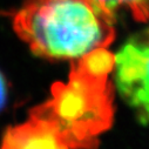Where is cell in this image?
I'll return each mask as SVG.
<instances>
[{
    "mask_svg": "<svg viewBox=\"0 0 149 149\" xmlns=\"http://www.w3.org/2000/svg\"><path fill=\"white\" fill-rule=\"evenodd\" d=\"M104 17L115 21L116 14L128 12L137 20L146 22L149 20V0H88Z\"/></svg>",
    "mask_w": 149,
    "mask_h": 149,
    "instance_id": "4",
    "label": "cell"
},
{
    "mask_svg": "<svg viewBox=\"0 0 149 149\" xmlns=\"http://www.w3.org/2000/svg\"><path fill=\"white\" fill-rule=\"evenodd\" d=\"M67 85H58L53 100L34 110L26 123L4 136V147H81L111 122L107 75L113 56L104 48L79 59Z\"/></svg>",
    "mask_w": 149,
    "mask_h": 149,
    "instance_id": "1",
    "label": "cell"
},
{
    "mask_svg": "<svg viewBox=\"0 0 149 149\" xmlns=\"http://www.w3.org/2000/svg\"><path fill=\"white\" fill-rule=\"evenodd\" d=\"M114 21L88 0H25L13 28L31 51L48 59H81L106 48L114 38Z\"/></svg>",
    "mask_w": 149,
    "mask_h": 149,
    "instance_id": "2",
    "label": "cell"
},
{
    "mask_svg": "<svg viewBox=\"0 0 149 149\" xmlns=\"http://www.w3.org/2000/svg\"><path fill=\"white\" fill-rule=\"evenodd\" d=\"M113 78L120 97L149 123V27L130 35L113 56Z\"/></svg>",
    "mask_w": 149,
    "mask_h": 149,
    "instance_id": "3",
    "label": "cell"
},
{
    "mask_svg": "<svg viewBox=\"0 0 149 149\" xmlns=\"http://www.w3.org/2000/svg\"><path fill=\"white\" fill-rule=\"evenodd\" d=\"M7 101V86H6V80L3 75V73L0 72V111L3 110Z\"/></svg>",
    "mask_w": 149,
    "mask_h": 149,
    "instance_id": "5",
    "label": "cell"
}]
</instances>
